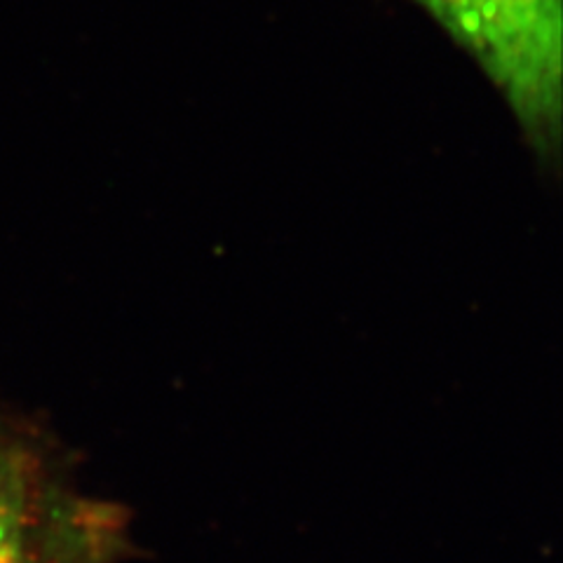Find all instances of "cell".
I'll use <instances>...</instances> for the list:
<instances>
[{
  "instance_id": "obj_1",
  "label": "cell",
  "mask_w": 563,
  "mask_h": 563,
  "mask_svg": "<svg viewBox=\"0 0 563 563\" xmlns=\"http://www.w3.org/2000/svg\"><path fill=\"white\" fill-rule=\"evenodd\" d=\"M496 82L542 157L561 144L563 0H416Z\"/></svg>"
}]
</instances>
